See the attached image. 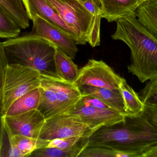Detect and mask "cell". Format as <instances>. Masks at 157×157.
<instances>
[{"instance_id": "cell-10", "label": "cell", "mask_w": 157, "mask_h": 157, "mask_svg": "<svg viewBox=\"0 0 157 157\" xmlns=\"http://www.w3.org/2000/svg\"><path fill=\"white\" fill-rule=\"evenodd\" d=\"M2 120L12 135L39 138L46 119L38 110L34 109L17 115L3 116Z\"/></svg>"}, {"instance_id": "cell-22", "label": "cell", "mask_w": 157, "mask_h": 157, "mask_svg": "<svg viewBox=\"0 0 157 157\" xmlns=\"http://www.w3.org/2000/svg\"><path fill=\"white\" fill-rule=\"evenodd\" d=\"M12 138L14 145L24 154L25 157H28L36 149L47 147L50 141L21 135H12Z\"/></svg>"}, {"instance_id": "cell-27", "label": "cell", "mask_w": 157, "mask_h": 157, "mask_svg": "<svg viewBox=\"0 0 157 157\" xmlns=\"http://www.w3.org/2000/svg\"><path fill=\"white\" fill-rule=\"evenodd\" d=\"M80 157H115L114 151L102 147H88L79 155Z\"/></svg>"}, {"instance_id": "cell-14", "label": "cell", "mask_w": 157, "mask_h": 157, "mask_svg": "<svg viewBox=\"0 0 157 157\" xmlns=\"http://www.w3.org/2000/svg\"><path fill=\"white\" fill-rule=\"evenodd\" d=\"M78 87L82 94L94 97L104 102L113 109L125 115L123 100L119 90H111L87 85L80 86Z\"/></svg>"}, {"instance_id": "cell-28", "label": "cell", "mask_w": 157, "mask_h": 157, "mask_svg": "<svg viewBox=\"0 0 157 157\" xmlns=\"http://www.w3.org/2000/svg\"><path fill=\"white\" fill-rule=\"evenodd\" d=\"M82 137L79 136L67 137V138H57L50 141L46 147H55L59 148H68L72 147L78 143Z\"/></svg>"}, {"instance_id": "cell-6", "label": "cell", "mask_w": 157, "mask_h": 157, "mask_svg": "<svg viewBox=\"0 0 157 157\" xmlns=\"http://www.w3.org/2000/svg\"><path fill=\"white\" fill-rule=\"evenodd\" d=\"M63 20L86 42L94 23L95 16L78 0H47Z\"/></svg>"}, {"instance_id": "cell-19", "label": "cell", "mask_w": 157, "mask_h": 157, "mask_svg": "<svg viewBox=\"0 0 157 157\" xmlns=\"http://www.w3.org/2000/svg\"><path fill=\"white\" fill-rule=\"evenodd\" d=\"M55 64L60 78L75 84L78 77L79 70L73 59L58 49L55 53Z\"/></svg>"}, {"instance_id": "cell-12", "label": "cell", "mask_w": 157, "mask_h": 157, "mask_svg": "<svg viewBox=\"0 0 157 157\" xmlns=\"http://www.w3.org/2000/svg\"><path fill=\"white\" fill-rule=\"evenodd\" d=\"M40 79V84L50 89L55 94L58 102V115L68 112L75 106L83 96L79 88L75 84L61 78L41 75Z\"/></svg>"}, {"instance_id": "cell-11", "label": "cell", "mask_w": 157, "mask_h": 157, "mask_svg": "<svg viewBox=\"0 0 157 157\" xmlns=\"http://www.w3.org/2000/svg\"><path fill=\"white\" fill-rule=\"evenodd\" d=\"M29 19L38 15L71 36L77 44L84 45V40L70 27L58 11L47 0H22Z\"/></svg>"}, {"instance_id": "cell-31", "label": "cell", "mask_w": 157, "mask_h": 157, "mask_svg": "<svg viewBox=\"0 0 157 157\" xmlns=\"http://www.w3.org/2000/svg\"><path fill=\"white\" fill-rule=\"evenodd\" d=\"M82 95L83 96L79 101L85 105H89V106H92L95 108H99L113 110L105 104L104 102L90 95H86V94H82Z\"/></svg>"}, {"instance_id": "cell-30", "label": "cell", "mask_w": 157, "mask_h": 157, "mask_svg": "<svg viewBox=\"0 0 157 157\" xmlns=\"http://www.w3.org/2000/svg\"><path fill=\"white\" fill-rule=\"evenodd\" d=\"M141 115L154 128L157 130V103L144 104Z\"/></svg>"}, {"instance_id": "cell-5", "label": "cell", "mask_w": 157, "mask_h": 157, "mask_svg": "<svg viewBox=\"0 0 157 157\" xmlns=\"http://www.w3.org/2000/svg\"><path fill=\"white\" fill-rule=\"evenodd\" d=\"M94 132V130L80 118L64 113L46 120L39 138L51 141L74 136L89 138Z\"/></svg>"}, {"instance_id": "cell-34", "label": "cell", "mask_w": 157, "mask_h": 157, "mask_svg": "<svg viewBox=\"0 0 157 157\" xmlns=\"http://www.w3.org/2000/svg\"><path fill=\"white\" fill-rule=\"evenodd\" d=\"M98 1H99V0H98Z\"/></svg>"}, {"instance_id": "cell-8", "label": "cell", "mask_w": 157, "mask_h": 157, "mask_svg": "<svg viewBox=\"0 0 157 157\" xmlns=\"http://www.w3.org/2000/svg\"><path fill=\"white\" fill-rule=\"evenodd\" d=\"M66 114L75 115L87 124L95 131L103 127L124 122L126 115L113 110L105 109L85 105L78 101Z\"/></svg>"}, {"instance_id": "cell-26", "label": "cell", "mask_w": 157, "mask_h": 157, "mask_svg": "<svg viewBox=\"0 0 157 157\" xmlns=\"http://www.w3.org/2000/svg\"><path fill=\"white\" fill-rule=\"evenodd\" d=\"M8 62L5 53L3 42H0V140L2 128V92L5 73Z\"/></svg>"}, {"instance_id": "cell-4", "label": "cell", "mask_w": 157, "mask_h": 157, "mask_svg": "<svg viewBox=\"0 0 157 157\" xmlns=\"http://www.w3.org/2000/svg\"><path fill=\"white\" fill-rule=\"evenodd\" d=\"M40 76V73L36 69L19 64H8L3 87V116L16 100L39 87Z\"/></svg>"}, {"instance_id": "cell-16", "label": "cell", "mask_w": 157, "mask_h": 157, "mask_svg": "<svg viewBox=\"0 0 157 157\" xmlns=\"http://www.w3.org/2000/svg\"><path fill=\"white\" fill-rule=\"evenodd\" d=\"M40 98V90L39 87L37 88L16 100L4 116H13L37 109Z\"/></svg>"}, {"instance_id": "cell-17", "label": "cell", "mask_w": 157, "mask_h": 157, "mask_svg": "<svg viewBox=\"0 0 157 157\" xmlns=\"http://www.w3.org/2000/svg\"><path fill=\"white\" fill-rule=\"evenodd\" d=\"M136 18L157 40V0H149L138 7Z\"/></svg>"}, {"instance_id": "cell-25", "label": "cell", "mask_w": 157, "mask_h": 157, "mask_svg": "<svg viewBox=\"0 0 157 157\" xmlns=\"http://www.w3.org/2000/svg\"><path fill=\"white\" fill-rule=\"evenodd\" d=\"M139 96L144 104H156L157 78L149 80L141 90Z\"/></svg>"}, {"instance_id": "cell-29", "label": "cell", "mask_w": 157, "mask_h": 157, "mask_svg": "<svg viewBox=\"0 0 157 157\" xmlns=\"http://www.w3.org/2000/svg\"><path fill=\"white\" fill-rule=\"evenodd\" d=\"M101 18L100 14L95 16L93 26L87 41L91 47H97L100 44V25Z\"/></svg>"}, {"instance_id": "cell-3", "label": "cell", "mask_w": 157, "mask_h": 157, "mask_svg": "<svg viewBox=\"0 0 157 157\" xmlns=\"http://www.w3.org/2000/svg\"><path fill=\"white\" fill-rule=\"evenodd\" d=\"M8 63H17L37 70L41 75L60 78L55 64L58 48L48 40L27 35L3 42Z\"/></svg>"}, {"instance_id": "cell-33", "label": "cell", "mask_w": 157, "mask_h": 157, "mask_svg": "<svg viewBox=\"0 0 157 157\" xmlns=\"http://www.w3.org/2000/svg\"><path fill=\"white\" fill-rule=\"evenodd\" d=\"M148 1H149V0H138L139 3H140V5L144 3L145 2Z\"/></svg>"}, {"instance_id": "cell-21", "label": "cell", "mask_w": 157, "mask_h": 157, "mask_svg": "<svg viewBox=\"0 0 157 157\" xmlns=\"http://www.w3.org/2000/svg\"><path fill=\"white\" fill-rule=\"evenodd\" d=\"M40 101L37 109L44 115L46 120L58 115L57 99L53 91L40 84Z\"/></svg>"}, {"instance_id": "cell-23", "label": "cell", "mask_w": 157, "mask_h": 157, "mask_svg": "<svg viewBox=\"0 0 157 157\" xmlns=\"http://www.w3.org/2000/svg\"><path fill=\"white\" fill-rule=\"evenodd\" d=\"M0 157H25L14 144L12 135L3 124L0 140Z\"/></svg>"}, {"instance_id": "cell-18", "label": "cell", "mask_w": 157, "mask_h": 157, "mask_svg": "<svg viewBox=\"0 0 157 157\" xmlns=\"http://www.w3.org/2000/svg\"><path fill=\"white\" fill-rule=\"evenodd\" d=\"M89 138H83L72 147L68 148L42 147L33 151L29 157H78L87 146Z\"/></svg>"}, {"instance_id": "cell-13", "label": "cell", "mask_w": 157, "mask_h": 157, "mask_svg": "<svg viewBox=\"0 0 157 157\" xmlns=\"http://www.w3.org/2000/svg\"><path fill=\"white\" fill-rule=\"evenodd\" d=\"M101 15L108 22L117 21L125 18H136L140 6L138 0H99Z\"/></svg>"}, {"instance_id": "cell-32", "label": "cell", "mask_w": 157, "mask_h": 157, "mask_svg": "<svg viewBox=\"0 0 157 157\" xmlns=\"http://www.w3.org/2000/svg\"><path fill=\"white\" fill-rule=\"evenodd\" d=\"M78 2L94 16L101 14L100 4L98 0H78Z\"/></svg>"}, {"instance_id": "cell-9", "label": "cell", "mask_w": 157, "mask_h": 157, "mask_svg": "<svg viewBox=\"0 0 157 157\" xmlns=\"http://www.w3.org/2000/svg\"><path fill=\"white\" fill-rule=\"evenodd\" d=\"M32 21L33 28L28 35L48 40L73 60L75 58L77 44L71 36L39 16L36 15Z\"/></svg>"}, {"instance_id": "cell-1", "label": "cell", "mask_w": 157, "mask_h": 157, "mask_svg": "<svg viewBox=\"0 0 157 157\" xmlns=\"http://www.w3.org/2000/svg\"><path fill=\"white\" fill-rule=\"evenodd\" d=\"M112 38L123 41L130 48L129 73L142 83L157 78V40L136 18L118 20Z\"/></svg>"}, {"instance_id": "cell-24", "label": "cell", "mask_w": 157, "mask_h": 157, "mask_svg": "<svg viewBox=\"0 0 157 157\" xmlns=\"http://www.w3.org/2000/svg\"><path fill=\"white\" fill-rule=\"evenodd\" d=\"M21 28L0 6V38H12L19 36Z\"/></svg>"}, {"instance_id": "cell-20", "label": "cell", "mask_w": 157, "mask_h": 157, "mask_svg": "<svg viewBox=\"0 0 157 157\" xmlns=\"http://www.w3.org/2000/svg\"><path fill=\"white\" fill-rule=\"evenodd\" d=\"M0 6L21 29L29 26V18L22 0H0Z\"/></svg>"}, {"instance_id": "cell-15", "label": "cell", "mask_w": 157, "mask_h": 157, "mask_svg": "<svg viewBox=\"0 0 157 157\" xmlns=\"http://www.w3.org/2000/svg\"><path fill=\"white\" fill-rule=\"evenodd\" d=\"M119 90L123 100L126 117L140 115L144 109V103L139 95L127 84L123 77H122L119 84Z\"/></svg>"}, {"instance_id": "cell-2", "label": "cell", "mask_w": 157, "mask_h": 157, "mask_svg": "<svg viewBox=\"0 0 157 157\" xmlns=\"http://www.w3.org/2000/svg\"><path fill=\"white\" fill-rule=\"evenodd\" d=\"M157 144V130L140 114L126 117L124 122L103 127L89 137L88 147L131 151Z\"/></svg>"}, {"instance_id": "cell-7", "label": "cell", "mask_w": 157, "mask_h": 157, "mask_svg": "<svg viewBox=\"0 0 157 157\" xmlns=\"http://www.w3.org/2000/svg\"><path fill=\"white\" fill-rule=\"evenodd\" d=\"M121 78L103 61L91 59L79 70L75 84L78 87L87 85L119 90Z\"/></svg>"}]
</instances>
